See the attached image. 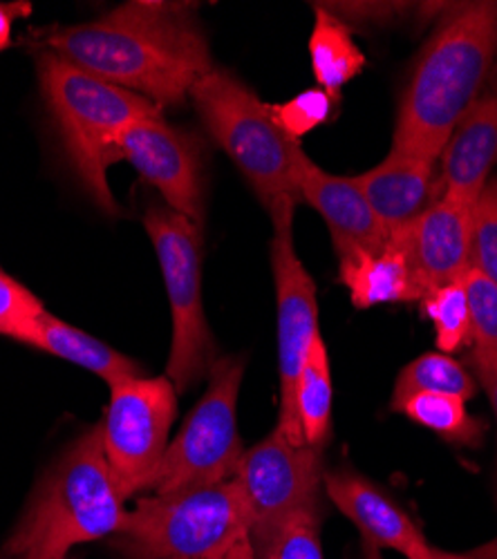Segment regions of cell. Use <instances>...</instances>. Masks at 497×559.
<instances>
[{
	"instance_id": "cell-18",
	"label": "cell",
	"mask_w": 497,
	"mask_h": 559,
	"mask_svg": "<svg viewBox=\"0 0 497 559\" xmlns=\"http://www.w3.org/2000/svg\"><path fill=\"white\" fill-rule=\"evenodd\" d=\"M339 280L356 309L422 300L403 247L390 238L381 251L336 249Z\"/></svg>"
},
{
	"instance_id": "cell-9",
	"label": "cell",
	"mask_w": 497,
	"mask_h": 559,
	"mask_svg": "<svg viewBox=\"0 0 497 559\" xmlns=\"http://www.w3.org/2000/svg\"><path fill=\"white\" fill-rule=\"evenodd\" d=\"M323 477V450L292 443L279 426L245 452L236 481L258 559H267L292 520L321 512Z\"/></svg>"
},
{
	"instance_id": "cell-20",
	"label": "cell",
	"mask_w": 497,
	"mask_h": 559,
	"mask_svg": "<svg viewBox=\"0 0 497 559\" xmlns=\"http://www.w3.org/2000/svg\"><path fill=\"white\" fill-rule=\"evenodd\" d=\"M309 59L319 87L336 99H341V90L366 68V57L352 38V27L321 5H316Z\"/></svg>"
},
{
	"instance_id": "cell-21",
	"label": "cell",
	"mask_w": 497,
	"mask_h": 559,
	"mask_svg": "<svg viewBox=\"0 0 497 559\" xmlns=\"http://www.w3.org/2000/svg\"><path fill=\"white\" fill-rule=\"evenodd\" d=\"M332 369L323 336L313 338L300 379L296 385V416L303 439L311 448H321L330 441L332 432Z\"/></svg>"
},
{
	"instance_id": "cell-8",
	"label": "cell",
	"mask_w": 497,
	"mask_h": 559,
	"mask_svg": "<svg viewBox=\"0 0 497 559\" xmlns=\"http://www.w3.org/2000/svg\"><path fill=\"white\" fill-rule=\"evenodd\" d=\"M144 228L155 247L173 316V343L166 377L177 394L209 377L217 347L202 305L200 226L164 206H151Z\"/></svg>"
},
{
	"instance_id": "cell-12",
	"label": "cell",
	"mask_w": 497,
	"mask_h": 559,
	"mask_svg": "<svg viewBox=\"0 0 497 559\" xmlns=\"http://www.w3.org/2000/svg\"><path fill=\"white\" fill-rule=\"evenodd\" d=\"M200 139L173 128L162 112L130 123L117 139V159L159 191L170 211L204 222V153Z\"/></svg>"
},
{
	"instance_id": "cell-17",
	"label": "cell",
	"mask_w": 497,
	"mask_h": 559,
	"mask_svg": "<svg viewBox=\"0 0 497 559\" xmlns=\"http://www.w3.org/2000/svg\"><path fill=\"white\" fill-rule=\"evenodd\" d=\"M364 191L370 209L386 228L388 238L409 228L430 204L439 191L435 162L401 155H390L370 170L354 177Z\"/></svg>"
},
{
	"instance_id": "cell-37",
	"label": "cell",
	"mask_w": 497,
	"mask_h": 559,
	"mask_svg": "<svg viewBox=\"0 0 497 559\" xmlns=\"http://www.w3.org/2000/svg\"><path fill=\"white\" fill-rule=\"evenodd\" d=\"M0 559H5V557H0Z\"/></svg>"
},
{
	"instance_id": "cell-16",
	"label": "cell",
	"mask_w": 497,
	"mask_h": 559,
	"mask_svg": "<svg viewBox=\"0 0 497 559\" xmlns=\"http://www.w3.org/2000/svg\"><path fill=\"white\" fill-rule=\"evenodd\" d=\"M323 490L358 528L364 544L379 550L390 548L405 557L415 546L428 542L409 512L364 475L354 471L326 473Z\"/></svg>"
},
{
	"instance_id": "cell-32",
	"label": "cell",
	"mask_w": 497,
	"mask_h": 559,
	"mask_svg": "<svg viewBox=\"0 0 497 559\" xmlns=\"http://www.w3.org/2000/svg\"><path fill=\"white\" fill-rule=\"evenodd\" d=\"M32 12L29 3H0V52L12 45V27L14 21L27 16Z\"/></svg>"
},
{
	"instance_id": "cell-34",
	"label": "cell",
	"mask_w": 497,
	"mask_h": 559,
	"mask_svg": "<svg viewBox=\"0 0 497 559\" xmlns=\"http://www.w3.org/2000/svg\"><path fill=\"white\" fill-rule=\"evenodd\" d=\"M222 559H258V557H256V550H253L251 542L245 539V542H240L234 550H229L227 555H224Z\"/></svg>"
},
{
	"instance_id": "cell-38",
	"label": "cell",
	"mask_w": 497,
	"mask_h": 559,
	"mask_svg": "<svg viewBox=\"0 0 497 559\" xmlns=\"http://www.w3.org/2000/svg\"><path fill=\"white\" fill-rule=\"evenodd\" d=\"M68 559H70V557H68Z\"/></svg>"
},
{
	"instance_id": "cell-31",
	"label": "cell",
	"mask_w": 497,
	"mask_h": 559,
	"mask_svg": "<svg viewBox=\"0 0 497 559\" xmlns=\"http://www.w3.org/2000/svg\"><path fill=\"white\" fill-rule=\"evenodd\" d=\"M475 381L482 385V390L488 396V403L493 407V414L497 418V352L471 345L469 352V365H466Z\"/></svg>"
},
{
	"instance_id": "cell-27",
	"label": "cell",
	"mask_w": 497,
	"mask_h": 559,
	"mask_svg": "<svg viewBox=\"0 0 497 559\" xmlns=\"http://www.w3.org/2000/svg\"><path fill=\"white\" fill-rule=\"evenodd\" d=\"M464 287L471 307L473 345L497 352V287L475 269L464 275Z\"/></svg>"
},
{
	"instance_id": "cell-7",
	"label": "cell",
	"mask_w": 497,
	"mask_h": 559,
	"mask_svg": "<svg viewBox=\"0 0 497 559\" xmlns=\"http://www.w3.org/2000/svg\"><path fill=\"white\" fill-rule=\"evenodd\" d=\"M245 356H217L209 369V388L168 443L149 486L153 495L209 488L236 479L245 459L238 432V396Z\"/></svg>"
},
{
	"instance_id": "cell-1",
	"label": "cell",
	"mask_w": 497,
	"mask_h": 559,
	"mask_svg": "<svg viewBox=\"0 0 497 559\" xmlns=\"http://www.w3.org/2000/svg\"><path fill=\"white\" fill-rule=\"evenodd\" d=\"M45 50L157 108L185 104L215 68L193 8L182 3H123L93 23L52 29Z\"/></svg>"
},
{
	"instance_id": "cell-5",
	"label": "cell",
	"mask_w": 497,
	"mask_h": 559,
	"mask_svg": "<svg viewBox=\"0 0 497 559\" xmlns=\"http://www.w3.org/2000/svg\"><path fill=\"white\" fill-rule=\"evenodd\" d=\"M189 97L213 142L249 181L271 224L294 222L300 202L296 186L300 142L276 123L271 106L222 68L198 81Z\"/></svg>"
},
{
	"instance_id": "cell-11",
	"label": "cell",
	"mask_w": 497,
	"mask_h": 559,
	"mask_svg": "<svg viewBox=\"0 0 497 559\" xmlns=\"http://www.w3.org/2000/svg\"><path fill=\"white\" fill-rule=\"evenodd\" d=\"M279 307V374H281V432L296 445H307L296 416V385L319 330L316 285L294 247V222L274 224L269 247Z\"/></svg>"
},
{
	"instance_id": "cell-10",
	"label": "cell",
	"mask_w": 497,
	"mask_h": 559,
	"mask_svg": "<svg viewBox=\"0 0 497 559\" xmlns=\"http://www.w3.org/2000/svg\"><path fill=\"white\" fill-rule=\"evenodd\" d=\"M177 414V390L168 377H140L110 385L102 439L113 475L123 492L149 490Z\"/></svg>"
},
{
	"instance_id": "cell-3",
	"label": "cell",
	"mask_w": 497,
	"mask_h": 559,
	"mask_svg": "<svg viewBox=\"0 0 497 559\" xmlns=\"http://www.w3.org/2000/svg\"><path fill=\"white\" fill-rule=\"evenodd\" d=\"M123 501L97 424L43 477L3 548V557L68 559L74 546L110 539L126 520Z\"/></svg>"
},
{
	"instance_id": "cell-28",
	"label": "cell",
	"mask_w": 497,
	"mask_h": 559,
	"mask_svg": "<svg viewBox=\"0 0 497 559\" xmlns=\"http://www.w3.org/2000/svg\"><path fill=\"white\" fill-rule=\"evenodd\" d=\"M43 311V302L0 269V336L19 341Z\"/></svg>"
},
{
	"instance_id": "cell-24",
	"label": "cell",
	"mask_w": 497,
	"mask_h": 559,
	"mask_svg": "<svg viewBox=\"0 0 497 559\" xmlns=\"http://www.w3.org/2000/svg\"><path fill=\"white\" fill-rule=\"evenodd\" d=\"M422 313L433 322L435 345L441 354H455L473 345L471 307L464 280L437 287L422 296Z\"/></svg>"
},
{
	"instance_id": "cell-14",
	"label": "cell",
	"mask_w": 497,
	"mask_h": 559,
	"mask_svg": "<svg viewBox=\"0 0 497 559\" xmlns=\"http://www.w3.org/2000/svg\"><path fill=\"white\" fill-rule=\"evenodd\" d=\"M296 186L300 202L328 222L334 249L381 251L388 245V233L354 177L323 170L300 148L296 155Z\"/></svg>"
},
{
	"instance_id": "cell-23",
	"label": "cell",
	"mask_w": 497,
	"mask_h": 559,
	"mask_svg": "<svg viewBox=\"0 0 497 559\" xmlns=\"http://www.w3.org/2000/svg\"><path fill=\"white\" fill-rule=\"evenodd\" d=\"M417 392L450 394L462 401H471L477 392V381L473 371L458 358L441 352H426L399 371L392 401Z\"/></svg>"
},
{
	"instance_id": "cell-6",
	"label": "cell",
	"mask_w": 497,
	"mask_h": 559,
	"mask_svg": "<svg viewBox=\"0 0 497 559\" xmlns=\"http://www.w3.org/2000/svg\"><path fill=\"white\" fill-rule=\"evenodd\" d=\"M245 539L247 506L232 479L140 499L108 542L121 559H222Z\"/></svg>"
},
{
	"instance_id": "cell-35",
	"label": "cell",
	"mask_w": 497,
	"mask_h": 559,
	"mask_svg": "<svg viewBox=\"0 0 497 559\" xmlns=\"http://www.w3.org/2000/svg\"><path fill=\"white\" fill-rule=\"evenodd\" d=\"M473 555H480V557H486V559H497V539H493V542L486 544L484 548L475 550Z\"/></svg>"
},
{
	"instance_id": "cell-2",
	"label": "cell",
	"mask_w": 497,
	"mask_h": 559,
	"mask_svg": "<svg viewBox=\"0 0 497 559\" xmlns=\"http://www.w3.org/2000/svg\"><path fill=\"white\" fill-rule=\"evenodd\" d=\"M497 59V0L450 10L419 52L397 106L392 151L439 159Z\"/></svg>"
},
{
	"instance_id": "cell-33",
	"label": "cell",
	"mask_w": 497,
	"mask_h": 559,
	"mask_svg": "<svg viewBox=\"0 0 497 559\" xmlns=\"http://www.w3.org/2000/svg\"><path fill=\"white\" fill-rule=\"evenodd\" d=\"M405 557H409V559H486V557H480V555L450 552V550H443V548L433 546L430 542H424V544L415 546Z\"/></svg>"
},
{
	"instance_id": "cell-13",
	"label": "cell",
	"mask_w": 497,
	"mask_h": 559,
	"mask_svg": "<svg viewBox=\"0 0 497 559\" xmlns=\"http://www.w3.org/2000/svg\"><path fill=\"white\" fill-rule=\"evenodd\" d=\"M392 238L403 247L422 296L460 283L471 269L473 206L439 198Z\"/></svg>"
},
{
	"instance_id": "cell-15",
	"label": "cell",
	"mask_w": 497,
	"mask_h": 559,
	"mask_svg": "<svg viewBox=\"0 0 497 559\" xmlns=\"http://www.w3.org/2000/svg\"><path fill=\"white\" fill-rule=\"evenodd\" d=\"M439 159V198L475 206L497 166V83L477 97Z\"/></svg>"
},
{
	"instance_id": "cell-30",
	"label": "cell",
	"mask_w": 497,
	"mask_h": 559,
	"mask_svg": "<svg viewBox=\"0 0 497 559\" xmlns=\"http://www.w3.org/2000/svg\"><path fill=\"white\" fill-rule=\"evenodd\" d=\"M328 12L341 19L345 25H388L403 14L413 12L411 3H321Z\"/></svg>"
},
{
	"instance_id": "cell-22",
	"label": "cell",
	"mask_w": 497,
	"mask_h": 559,
	"mask_svg": "<svg viewBox=\"0 0 497 559\" xmlns=\"http://www.w3.org/2000/svg\"><path fill=\"white\" fill-rule=\"evenodd\" d=\"M390 407L448 443L477 448L484 441L486 424L473 416L466 409V401L458 396L417 392L399 401H390Z\"/></svg>"
},
{
	"instance_id": "cell-4",
	"label": "cell",
	"mask_w": 497,
	"mask_h": 559,
	"mask_svg": "<svg viewBox=\"0 0 497 559\" xmlns=\"http://www.w3.org/2000/svg\"><path fill=\"white\" fill-rule=\"evenodd\" d=\"M36 68L43 102L79 186L106 215H119L121 209L108 183V168L117 162V139L130 123L162 108L79 70L50 50L38 55Z\"/></svg>"
},
{
	"instance_id": "cell-19",
	"label": "cell",
	"mask_w": 497,
	"mask_h": 559,
	"mask_svg": "<svg viewBox=\"0 0 497 559\" xmlns=\"http://www.w3.org/2000/svg\"><path fill=\"white\" fill-rule=\"evenodd\" d=\"M19 343L70 360L87 371H93V374L104 379L108 385L146 377L144 365L97 341L95 336L81 332L74 324L63 322L50 311H43L29 324V330L19 338Z\"/></svg>"
},
{
	"instance_id": "cell-25",
	"label": "cell",
	"mask_w": 497,
	"mask_h": 559,
	"mask_svg": "<svg viewBox=\"0 0 497 559\" xmlns=\"http://www.w3.org/2000/svg\"><path fill=\"white\" fill-rule=\"evenodd\" d=\"M471 269L486 275L497 287V177L488 179L473 206Z\"/></svg>"
},
{
	"instance_id": "cell-29",
	"label": "cell",
	"mask_w": 497,
	"mask_h": 559,
	"mask_svg": "<svg viewBox=\"0 0 497 559\" xmlns=\"http://www.w3.org/2000/svg\"><path fill=\"white\" fill-rule=\"evenodd\" d=\"M319 524L321 512H303L289 522L267 559H326Z\"/></svg>"
},
{
	"instance_id": "cell-36",
	"label": "cell",
	"mask_w": 497,
	"mask_h": 559,
	"mask_svg": "<svg viewBox=\"0 0 497 559\" xmlns=\"http://www.w3.org/2000/svg\"><path fill=\"white\" fill-rule=\"evenodd\" d=\"M364 559H383L381 550L372 544H364Z\"/></svg>"
},
{
	"instance_id": "cell-26",
	"label": "cell",
	"mask_w": 497,
	"mask_h": 559,
	"mask_svg": "<svg viewBox=\"0 0 497 559\" xmlns=\"http://www.w3.org/2000/svg\"><path fill=\"white\" fill-rule=\"evenodd\" d=\"M339 102L341 99L332 97L323 87H311L281 106H271V115H274L276 123L289 136L300 142L303 134L328 123L334 117Z\"/></svg>"
}]
</instances>
